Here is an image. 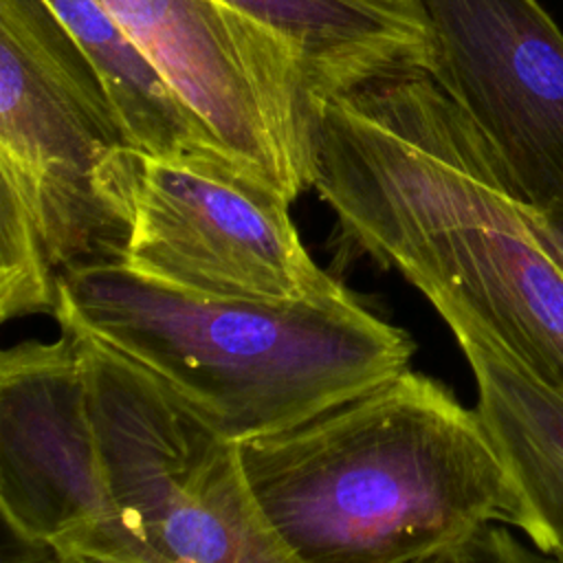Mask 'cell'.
I'll use <instances>...</instances> for the list:
<instances>
[{
  "instance_id": "1",
  "label": "cell",
  "mask_w": 563,
  "mask_h": 563,
  "mask_svg": "<svg viewBox=\"0 0 563 563\" xmlns=\"http://www.w3.org/2000/svg\"><path fill=\"white\" fill-rule=\"evenodd\" d=\"M312 189L350 246L563 387V266L488 141L429 75L328 99Z\"/></svg>"
},
{
  "instance_id": "2",
  "label": "cell",
  "mask_w": 563,
  "mask_h": 563,
  "mask_svg": "<svg viewBox=\"0 0 563 563\" xmlns=\"http://www.w3.org/2000/svg\"><path fill=\"white\" fill-rule=\"evenodd\" d=\"M240 453L297 563H407L484 523L532 530L477 411L409 367Z\"/></svg>"
},
{
  "instance_id": "3",
  "label": "cell",
  "mask_w": 563,
  "mask_h": 563,
  "mask_svg": "<svg viewBox=\"0 0 563 563\" xmlns=\"http://www.w3.org/2000/svg\"><path fill=\"white\" fill-rule=\"evenodd\" d=\"M55 317L130 358L224 438L299 424L409 367L411 336L352 292L251 299L187 290L125 264L62 277Z\"/></svg>"
},
{
  "instance_id": "4",
  "label": "cell",
  "mask_w": 563,
  "mask_h": 563,
  "mask_svg": "<svg viewBox=\"0 0 563 563\" xmlns=\"http://www.w3.org/2000/svg\"><path fill=\"white\" fill-rule=\"evenodd\" d=\"M139 152L46 0H0V191L66 277L125 264Z\"/></svg>"
},
{
  "instance_id": "5",
  "label": "cell",
  "mask_w": 563,
  "mask_h": 563,
  "mask_svg": "<svg viewBox=\"0 0 563 563\" xmlns=\"http://www.w3.org/2000/svg\"><path fill=\"white\" fill-rule=\"evenodd\" d=\"M123 550L114 563H297L268 528L240 444L68 317Z\"/></svg>"
},
{
  "instance_id": "6",
  "label": "cell",
  "mask_w": 563,
  "mask_h": 563,
  "mask_svg": "<svg viewBox=\"0 0 563 563\" xmlns=\"http://www.w3.org/2000/svg\"><path fill=\"white\" fill-rule=\"evenodd\" d=\"M185 106L295 202L314 187L323 103L295 48L224 0H99Z\"/></svg>"
},
{
  "instance_id": "7",
  "label": "cell",
  "mask_w": 563,
  "mask_h": 563,
  "mask_svg": "<svg viewBox=\"0 0 563 563\" xmlns=\"http://www.w3.org/2000/svg\"><path fill=\"white\" fill-rule=\"evenodd\" d=\"M290 205L229 158L165 161L139 152L125 266L207 295H347L306 251Z\"/></svg>"
},
{
  "instance_id": "8",
  "label": "cell",
  "mask_w": 563,
  "mask_h": 563,
  "mask_svg": "<svg viewBox=\"0 0 563 563\" xmlns=\"http://www.w3.org/2000/svg\"><path fill=\"white\" fill-rule=\"evenodd\" d=\"M429 77L475 123L515 196L563 216V31L539 0H420Z\"/></svg>"
},
{
  "instance_id": "9",
  "label": "cell",
  "mask_w": 563,
  "mask_h": 563,
  "mask_svg": "<svg viewBox=\"0 0 563 563\" xmlns=\"http://www.w3.org/2000/svg\"><path fill=\"white\" fill-rule=\"evenodd\" d=\"M0 517L68 556L123 550L84 361L70 330L0 356Z\"/></svg>"
},
{
  "instance_id": "10",
  "label": "cell",
  "mask_w": 563,
  "mask_h": 563,
  "mask_svg": "<svg viewBox=\"0 0 563 563\" xmlns=\"http://www.w3.org/2000/svg\"><path fill=\"white\" fill-rule=\"evenodd\" d=\"M477 385V416L530 510L528 539L543 554L563 550V387L530 372L464 314L438 310Z\"/></svg>"
},
{
  "instance_id": "11",
  "label": "cell",
  "mask_w": 563,
  "mask_h": 563,
  "mask_svg": "<svg viewBox=\"0 0 563 563\" xmlns=\"http://www.w3.org/2000/svg\"><path fill=\"white\" fill-rule=\"evenodd\" d=\"M282 35L321 103L365 86L429 75L420 0H224Z\"/></svg>"
},
{
  "instance_id": "12",
  "label": "cell",
  "mask_w": 563,
  "mask_h": 563,
  "mask_svg": "<svg viewBox=\"0 0 563 563\" xmlns=\"http://www.w3.org/2000/svg\"><path fill=\"white\" fill-rule=\"evenodd\" d=\"M46 4L95 68L136 152L165 161L238 163L99 0H46Z\"/></svg>"
},
{
  "instance_id": "13",
  "label": "cell",
  "mask_w": 563,
  "mask_h": 563,
  "mask_svg": "<svg viewBox=\"0 0 563 563\" xmlns=\"http://www.w3.org/2000/svg\"><path fill=\"white\" fill-rule=\"evenodd\" d=\"M407 563H548V559L504 523H484Z\"/></svg>"
},
{
  "instance_id": "14",
  "label": "cell",
  "mask_w": 563,
  "mask_h": 563,
  "mask_svg": "<svg viewBox=\"0 0 563 563\" xmlns=\"http://www.w3.org/2000/svg\"><path fill=\"white\" fill-rule=\"evenodd\" d=\"M0 563H68L51 541L31 537L0 517Z\"/></svg>"
},
{
  "instance_id": "15",
  "label": "cell",
  "mask_w": 563,
  "mask_h": 563,
  "mask_svg": "<svg viewBox=\"0 0 563 563\" xmlns=\"http://www.w3.org/2000/svg\"><path fill=\"white\" fill-rule=\"evenodd\" d=\"M534 222H537V231H539L543 244L563 266V216L534 211Z\"/></svg>"
},
{
  "instance_id": "16",
  "label": "cell",
  "mask_w": 563,
  "mask_h": 563,
  "mask_svg": "<svg viewBox=\"0 0 563 563\" xmlns=\"http://www.w3.org/2000/svg\"><path fill=\"white\" fill-rule=\"evenodd\" d=\"M68 556V554H66ZM68 563H114V561H103V559H90V556H68Z\"/></svg>"
},
{
  "instance_id": "17",
  "label": "cell",
  "mask_w": 563,
  "mask_h": 563,
  "mask_svg": "<svg viewBox=\"0 0 563 563\" xmlns=\"http://www.w3.org/2000/svg\"><path fill=\"white\" fill-rule=\"evenodd\" d=\"M556 561H559V563H563V550L556 554Z\"/></svg>"
}]
</instances>
